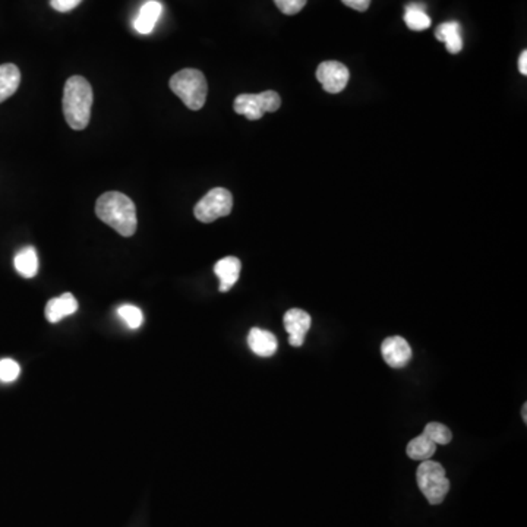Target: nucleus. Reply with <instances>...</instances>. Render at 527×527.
Returning a JSON list of instances; mask_svg holds the SVG:
<instances>
[{"instance_id":"nucleus-1","label":"nucleus","mask_w":527,"mask_h":527,"mask_svg":"<svg viewBox=\"0 0 527 527\" xmlns=\"http://www.w3.org/2000/svg\"><path fill=\"white\" fill-rule=\"evenodd\" d=\"M96 214L101 222L114 229L121 236L130 238L137 232V208L125 193L116 191L103 193L97 200Z\"/></svg>"},{"instance_id":"nucleus-2","label":"nucleus","mask_w":527,"mask_h":527,"mask_svg":"<svg viewBox=\"0 0 527 527\" xmlns=\"http://www.w3.org/2000/svg\"><path fill=\"white\" fill-rule=\"evenodd\" d=\"M92 88L83 76H71L63 91V114L72 130H83L91 119Z\"/></svg>"},{"instance_id":"nucleus-3","label":"nucleus","mask_w":527,"mask_h":527,"mask_svg":"<svg viewBox=\"0 0 527 527\" xmlns=\"http://www.w3.org/2000/svg\"><path fill=\"white\" fill-rule=\"evenodd\" d=\"M170 88L188 109L200 110L204 107L208 84L201 71L191 67L182 69L172 76Z\"/></svg>"},{"instance_id":"nucleus-4","label":"nucleus","mask_w":527,"mask_h":527,"mask_svg":"<svg viewBox=\"0 0 527 527\" xmlns=\"http://www.w3.org/2000/svg\"><path fill=\"white\" fill-rule=\"evenodd\" d=\"M419 490L432 506H438L447 497L450 481L445 475V468L437 461L425 460L421 463L416 472Z\"/></svg>"},{"instance_id":"nucleus-5","label":"nucleus","mask_w":527,"mask_h":527,"mask_svg":"<svg viewBox=\"0 0 527 527\" xmlns=\"http://www.w3.org/2000/svg\"><path fill=\"white\" fill-rule=\"evenodd\" d=\"M281 98L276 91L260 92V94H240L234 100L233 109L238 114L247 117L249 121H260L268 112H277L280 109Z\"/></svg>"},{"instance_id":"nucleus-6","label":"nucleus","mask_w":527,"mask_h":527,"mask_svg":"<svg viewBox=\"0 0 527 527\" xmlns=\"http://www.w3.org/2000/svg\"><path fill=\"white\" fill-rule=\"evenodd\" d=\"M233 208V197L231 191L214 188L195 205L193 214L201 223H213L217 218L226 217Z\"/></svg>"},{"instance_id":"nucleus-7","label":"nucleus","mask_w":527,"mask_h":527,"mask_svg":"<svg viewBox=\"0 0 527 527\" xmlns=\"http://www.w3.org/2000/svg\"><path fill=\"white\" fill-rule=\"evenodd\" d=\"M349 69L343 63L328 60L322 62L317 69V80L330 94H339L343 91L349 83Z\"/></svg>"},{"instance_id":"nucleus-8","label":"nucleus","mask_w":527,"mask_h":527,"mask_svg":"<svg viewBox=\"0 0 527 527\" xmlns=\"http://www.w3.org/2000/svg\"><path fill=\"white\" fill-rule=\"evenodd\" d=\"M381 353L391 368H405L412 359V349L403 337L394 335L381 344Z\"/></svg>"},{"instance_id":"nucleus-9","label":"nucleus","mask_w":527,"mask_h":527,"mask_svg":"<svg viewBox=\"0 0 527 527\" xmlns=\"http://www.w3.org/2000/svg\"><path fill=\"white\" fill-rule=\"evenodd\" d=\"M283 322H285L286 331L289 334V343L295 348H301L305 342L306 333L310 331L311 324H312L311 315L305 311L293 308L286 312Z\"/></svg>"},{"instance_id":"nucleus-10","label":"nucleus","mask_w":527,"mask_h":527,"mask_svg":"<svg viewBox=\"0 0 527 527\" xmlns=\"http://www.w3.org/2000/svg\"><path fill=\"white\" fill-rule=\"evenodd\" d=\"M242 264L236 256H226L214 265V272L220 280V292H229L240 276Z\"/></svg>"},{"instance_id":"nucleus-11","label":"nucleus","mask_w":527,"mask_h":527,"mask_svg":"<svg viewBox=\"0 0 527 527\" xmlns=\"http://www.w3.org/2000/svg\"><path fill=\"white\" fill-rule=\"evenodd\" d=\"M78 310V302L71 293H65L62 296L55 297L47 302L46 319L51 324L60 321L67 315L75 314Z\"/></svg>"},{"instance_id":"nucleus-12","label":"nucleus","mask_w":527,"mask_h":527,"mask_svg":"<svg viewBox=\"0 0 527 527\" xmlns=\"http://www.w3.org/2000/svg\"><path fill=\"white\" fill-rule=\"evenodd\" d=\"M248 344L251 350L256 355L261 356V358H270L274 355L277 350L276 335L270 333V331L263 330V328H252L248 334Z\"/></svg>"},{"instance_id":"nucleus-13","label":"nucleus","mask_w":527,"mask_h":527,"mask_svg":"<svg viewBox=\"0 0 527 527\" xmlns=\"http://www.w3.org/2000/svg\"><path fill=\"white\" fill-rule=\"evenodd\" d=\"M436 37L437 40H439V42L445 43L447 51H450L452 55H457V53H460L461 49H463L461 27L459 22H444V24H441V26L437 28Z\"/></svg>"},{"instance_id":"nucleus-14","label":"nucleus","mask_w":527,"mask_h":527,"mask_svg":"<svg viewBox=\"0 0 527 527\" xmlns=\"http://www.w3.org/2000/svg\"><path fill=\"white\" fill-rule=\"evenodd\" d=\"M163 6L157 0H148L143 4L138 17L135 20L134 27L139 34H150L159 21Z\"/></svg>"},{"instance_id":"nucleus-15","label":"nucleus","mask_w":527,"mask_h":527,"mask_svg":"<svg viewBox=\"0 0 527 527\" xmlns=\"http://www.w3.org/2000/svg\"><path fill=\"white\" fill-rule=\"evenodd\" d=\"M21 83V72L12 63L0 65V103L17 92Z\"/></svg>"},{"instance_id":"nucleus-16","label":"nucleus","mask_w":527,"mask_h":527,"mask_svg":"<svg viewBox=\"0 0 527 527\" xmlns=\"http://www.w3.org/2000/svg\"><path fill=\"white\" fill-rule=\"evenodd\" d=\"M13 265L22 277L33 279L38 272L37 252L33 247L22 248L13 258Z\"/></svg>"},{"instance_id":"nucleus-17","label":"nucleus","mask_w":527,"mask_h":527,"mask_svg":"<svg viewBox=\"0 0 527 527\" xmlns=\"http://www.w3.org/2000/svg\"><path fill=\"white\" fill-rule=\"evenodd\" d=\"M436 444L432 443L425 434H421L407 444L406 452L412 460L425 461L431 460V457L436 454Z\"/></svg>"},{"instance_id":"nucleus-18","label":"nucleus","mask_w":527,"mask_h":527,"mask_svg":"<svg viewBox=\"0 0 527 527\" xmlns=\"http://www.w3.org/2000/svg\"><path fill=\"white\" fill-rule=\"evenodd\" d=\"M405 22L413 31H423L431 27V18L428 17L425 9L418 4H409L405 12Z\"/></svg>"},{"instance_id":"nucleus-19","label":"nucleus","mask_w":527,"mask_h":527,"mask_svg":"<svg viewBox=\"0 0 527 527\" xmlns=\"http://www.w3.org/2000/svg\"><path fill=\"white\" fill-rule=\"evenodd\" d=\"M422 434L431 439L436 445H447L452 443V434L445 425L438 422L428 423Z\"/></svg>"},{"instance_id":"nucleus-20","label":"nucleus","mask_w":527,"mask_h":527,"mask_svg":"<svg viewBox=\"0 0 527 527\" xmlns=\"http://www.w3.org/2000/svg\"><path fill=\"white\" fill-rule=\"evenodd\" d=\"M117 314L123 319L126 326L137 330L139 326H143L144 315L139 308L134 305H123L117 310Z\"/></svg>"},{"instance_id":"nucleus-21","label":"nucleus","mask_w":527,"mask_h":527,"mask_svg":"<svg viewBox=\"0 0 527 527\" xmlns=\"http://www.w3.org/2000/svg\"><path fill=\"white\" fill-rule=\"evenodd\" d=\"M21 373L20 365L12 359H2L0 360V381L4 382H12L17 380Z\"/></svg>"},{"instance_id":"nucleus-22","label":"nucleus","mask_w":527,"mask_h":527,"mask_svg":"<svg viewBox=\"0 0 527 527\" xmlns=\"http://www.w3.org/2000/svg\"><path fill=\"white\" fill-rule=\"evenodd\" d=\"M308 0H274L277 8L280 9L285 15H296L305 8Z\"/></svg>"},{"instance_id":"nucleus-23","label":"nucleus","mask_w":527,"mask_h":527,"mask_svg":"<svg viewBox=\"0 0 527 527\" xmlns=\"http://www.w3.org/2000/svg\"><path fill=\"white\" fill-rule=\"evenodd\" d=\"M83 0H51V8L58 12H69L81 4Z\"/></svg>"},{"instance_id":"nucleus-24","label":"nucleus","mask_w":527,"mask_h":527,"mask_svg":"<svg viewBox=\"0 0 527 527\" xmlns=\"http://www.w3.org/2000/svg\"><path fill=\"white\" fill-rule=\"evenodd\" d=\"M342 2L346 6H349V8L359 11V12H365L369 8V4H371V0H342Z\"/></svg>"},{"instance_id":"nucleus-25","label":"nucleus","mask_w":527,"mask_h":527,"mask_svg":"<svg viewBox=\"0 0 527 527\" xmlns=\"http://www.w3.org/2000/svg\"><path fill=\"white\" fill-rule=\"evenodd\" d=\"M519 71L520 74H523V75H527V51H522V55H520L519 59Z\"/></svg>"},{"instance_id":"nucleus-26","label":"nucleus","mask_w":527,"mask_h":527,"mask_svg":"<svg viewBox=\"0 0 527 527\" xmlns=\"http://www.w3.org/2000/svg\"><path fill=\"white\" fill-rule=\"evenodd\" d=\"M522 410H523V412H522V414H523V421H524V422H527V412H526L527 405H526V403H524L523 409H522Z\"/></svg>"}]
</instances>
